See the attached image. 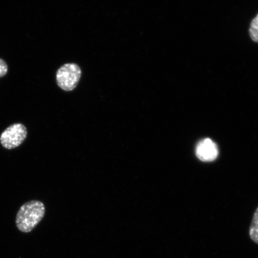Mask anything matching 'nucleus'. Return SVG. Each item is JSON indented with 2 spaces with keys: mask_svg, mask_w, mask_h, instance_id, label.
Returning <instances> with one entry per match:
<instances>
[{
  "mask_svg": "<svg viewBox=\"0 0 258 258\" xmlns=\"http://www.w3.org/2000/svg\"><path fill=\"white\" fill-rule=\"evenodd\" d=\"M45 212L44 205L40 201H32L25 203L16 215V224L18 230L25 233H30L40 223Z\"/></svg>",
  "mask_w": 258,
  "mask_h": 258,
  "instance_id": "1",
  "label": "nucleus"
},
{
  "mask_svg": "<svg viewBox=\"0 0 258 258\" xmlns=\"http://www.w3.org/2000/svg\"><path fill=\"white\" fill-rule=\"evenodd\" d=\"M81 76L82 70L78 64L74 63L64 64L57 70V85L64 91H72L78 85Z\"/></svg>",
  "mask_w": 258,
  "mask_h": 258,
  "instance_id": "2",
  "label": "nucleus"
},
{
  "mask_svg": "<svg viewBox=\"0 0 258 258\" xmlns=\"http://www.w3.org/2000/svg\"><path fill=\"white\" fill-rule=\"evenodd\" d=\"M27 129L24 124H12L0 136V143L6 149H14L20 146L27 138Z\"/></svg>",
  "mask_w": 258,
  "mask_h": 258,
  "instance_id": "3",
  "label": "nucleus"
},
{
  "mask_svg": "<svg viewBox=\"0 0 258 258\" xmlns=\"http://www.w3.org/2000/svg\"><path fill=\"white\" fill-rule=\"evenodd\" d=\"M196 154L200 160L211 162L217 159L219 151L217 144L211 139L206 138L200 141L196 147Z\"/></svg>",
  "mask_w": 258,
  "mask_h": 258,
  "instance_id": "4",
  "label": "nucleus"
},
{
  "mask_svg": "<svg viewBox=\"0 0 258 258\" xmlns=\"http://www.w3.org/2000/svg\"><path fill=\"white\" fill-rule=\"evenodd\" d=\"M249 235L251 240L258 244V208L253 215L250 227Z\"/></svg>",
  "mask_w": 258,
  "mask_h": 258,
  "instance_id": "5",
  "label": "nucleus"
},
{
  "mask_svg": "<svg viewBox=\"0 0 258 258\" xmlns=\"http://www.w3.org/2000/svg\"><path fill=\"white\" fill-rule=\"evenodd\" d=\"M249 33L251 40L258 43V14L250 22Z\"/></svg>",
  "mask_w": 258,
  "mask_h": 258,
  "instance_id": "6",
  "label": "nucleus"
},
{
  "mask_svg": "<svg viewBox=\"0 0 258 258\" xmlns=\"http://www.w3.org/2000/svg\"><path fill=\"white\" fill-rule=\"evenodd\" d=\"M8 72V66L4 60L0 59V78L6 75Z\"/></svg>",
  "mask_w": 258,
  "mask_h": 258,
  "instance_id": "7",
  "label": "nucleus"
}]
</instances>
